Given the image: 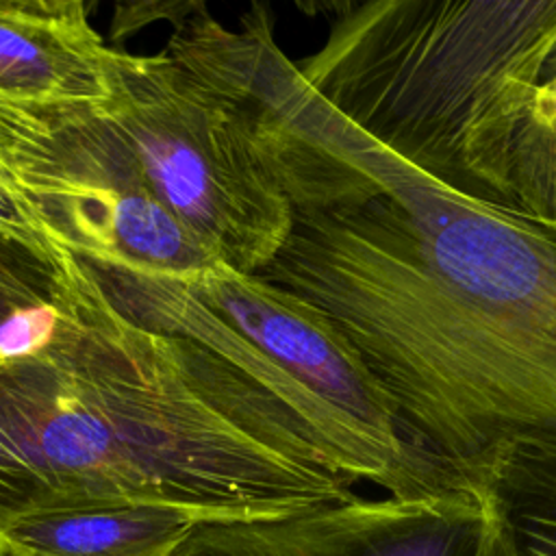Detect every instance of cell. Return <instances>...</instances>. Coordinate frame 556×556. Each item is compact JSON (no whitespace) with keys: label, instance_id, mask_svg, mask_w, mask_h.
Segmentation results:
<instances>
[{"label":"cell","instance_id":"1","mask_svg":"<svg viewBox=\"0 0 556 556\" xmlns=\"http://www.w3.org/2000/svg\"><path fill=\"white\" fill-rule=\"evenodd\" d=\"M243 89L263 130L339 156L361 180L293 215L256 276L319 308L410 441L452 471L504 445L556 454V232L454 195L380 148L278 46Z\"/></svg>","mask_w":556,"mask_h":556},{"label":"cell","instance_id":"2","mask_svg":"<svg viewBox=\"0 0 556 556\" xmlns=\"http://www.w3.org/2000/svg\"><path fill=\"white\" fill-rule=\"evenodd\" d=\"M54 306L46 343L0 358V534L76 508L230 521L356 497L285 404L202 343L126 317L80 256Z\"/></svg>","mask_w":556,"mask_h":556},{"label":"cell","instance_id":"3","mask_svg":"<svg viewBox=\"0 0 556 556\" xmlns=\"http://www.w3.org/2000/svg\"><path fill=\"white\" fill-rule=\"evenodd\" d=\"M298 7L328 22L293 65L332 111L454 195L556 232V122L536 113L556 0Z\"/></svg>","mask_w":556,"mask_h":556},{"label":"cell","instance_id":"4","mask_svg":"<svg viewBox=\"0 0 556 556\" xmlns=\"http://www.w3.org/2000/svg\"><path fill=\"white\" fill-rule=\"evenodd\" d=\"M89 269L126 317L202 343L285 404L352 484L367 480L397 500L460 484L410 441L356 348L306 300L224 263L185 278Z\"/></svg>","mask_w":556,"mask_h":556},{"label":"cell","instance_id":"5","mask_svg":"<svg viewBox=\"0 0 556 556\" xmlns=\"http://www.w3.org/2000/svg\"><path fill=\"white\" fill-rule=\"evenodd\" d=\"M148 187L224 265L256 274L293 230V208L248 113L167 52H122L102 109Z\"/></svg>","mask_w":556,"mask_h":556},{"label":"cell","instance_id":"6","mask_svg":"<svg viewBox=\"0 0 556 556\" xmlns=\"http://www.w3.org/2000/svg\"><path fill=\"white\" fill-rule=\"evenodd\" d=\"M478 504L456 489L363 500L269 519L198 521L172 556H469Z\"/></svg>","mask_w":556,"mask_h":556},{"label":"cell","instance_id":"7","mask_svg":"<svg viewBox=\"0 0 556 556\" xmlns=\"http://www.w3.org/2000/svg\"><path fill=\"white\" fill-rule=\"evenodd\" d=\"M91 128L83 109L0 96V239L63 267L93 215Z\"/></svg>","mask_w":556,"mask_h":556},{"label":"cell","instance_id":"8","mask_svg":"<svg viewBox=\"0 0 556 556\" xmlns=\"http://www.w3.org/2000/svg\"><path fill=\"white\" fill-rule=\"evenodd\" d=\"M122 50L78 0H0V96L41 109H104Z\"/></svg>","mask_w":556,"mask_h":556},{"label":"cell","instance_id":"9","mask_svg":"<svg viewBox=\"0 0 556 556\" xmlns=\"http://www.w3.org/2000/svg\"><path fill=\"white\" fill-rule=\"evenodd\" d=\"M454 473L480 513L469 556H556V454L504 445Z\"/></svg>","mask_w":556,"mask_h":556},{"label":"cell","instance_id":"10","mask_svg":"<svg viewBox=\"0 0 556 556\" xmlns=\"http://www.w3.org/2000/svg\"><path fill=\"white\" fill-rule=\"evenodd\" d=\"M198 521L154 504L37 513L2 530L0 556H172Z\"/></svg>","mask_w":556,"mask_h":556},{"label":"cell","instance_id":"11","mask_svg":"<svg viewBox=\"0 0 556 556\" xmlns=\"http://www.w3.org/2000/svg\"><path fill=\"white\" fill-rule=\"evenodd\" d=\"M59 269L0 239V358L24 356L52 334Z\"/></svg>","mask_w":556,"mask_h":556}]
</instances>
